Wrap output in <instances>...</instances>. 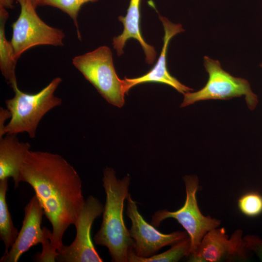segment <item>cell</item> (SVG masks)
Masks as SVG:
<instances>
[{"label":"cell","mask_w":262,"mask_h":262,"mask_svg":"<svg viewBox=\"0 0 262 262\" xmlns=\"http://www.w3.org/2000/svg\"><path fill=\"white\" fill-rule=\"evenodd\" d=\"M204 66L209 75L207 83L197 92L184 93L181 107L201 100H226L245 96L248 108L252 110L256 108L258 98L246 80L231 75L222 69L218 60L207 56L204 57Z\"/></svg>","instance_id":"cell-5"},{"label":"cell","mask_w":262,"mask_h":262,"mask_svg":"<svg viewBox=\"0 0 262 262\" xmlns=\"http://www.w3.org/2000/svg\"><path fill=\"white\" fill-rule=\"evenodd\" d=\"M16 0L20 5V13L12 24L10 41L16 61L25 51L34 46H64L65 33L45 23L37 15L31 0Z\"/></svg>","instance_id":"cell-7"},{"label":"cell","mask_w":262,"mask_h":262,"mask_svg":"<svg viewBox=\"0 0 262 262\" xmlns=\"http://www.w3.org/2000/svg\"><path fill=\"white\" fill-rule=\"evenodd\" d=\"M30 148L28 142L19 141L16 134L0 138V180L12 178L15 188L18 187L21 168Z\"/></svg>","instance_id":"cell-13"},{"label":"cell","mask_w":262,"mask_h":262,"mask_svg":"<svg viewBox=\"0 0 262 262\" xmlns=\"http://www.w3.org/2000/svg\"><path fill=\"white\" fill-rule=\"evenodd\" d=\"M246 248L254 253L262 261V239L254 235H247L243 237Z\"/></svg>","instance_id":"cell-21"},{"label":"cell","mask_w":262,"mask_h":262,"mask_svg":"<svg viewBox=\"0 0 262 262\" xmlns=\"http://www.w3.org/2000/svg\"><path fill=\"white\" fill-rule=\"evenodd\" d=\"M260 66L262 68V63L260 64Z\"/></svg>","instance_id":"cell-25"},{"label":"cell","mask_w":262,"mask_h":262,"mask_svg":"<svg viewBox=\"0 0 262 262\" xmlns=\"http://www.w3.org/2000/svg\"><path fill=\"white\" fill-rule=\"evenodd\" d=\"M42 250L34 256V260L36 262H56L58 255L57 250L50 244V238H48L42 243Z\"/></svg>","instance_id":"cell-20"},{"label":"cell","mask_w":262,"mask_h":262,"mask_svg":"<svg viewBox=\"0 0 262 262\" xmlns=\"http://www.w3.org/2000/svg\"><path fill=\"white\" fill-rule=\"evenodd\" d=\"M62 81L60 77L54 78L46 87L37 93H24L16 86L13 89L14 97L5 100L7 109L11 117L0 135L27 132L34 138L42 117L50 110L62 104V99L54 92Z\"/></svg>","instance_id":"cell-3"},{"label":"cell","mask_w":262,"mask_h":262,"mask_svg":"<svg viewBox=\"0 0 262 262\" xmlns=\"http://www.w3.org/2000/svg\"><path fill=\"white\" fill-rule=\"evenodd\" d=\"M104 206L96 197L89 196L74 225L76 237L69 246L57 250L58 262H102L93 243L91 232L95 220L102 213Z\"/></svg>","instance_id":"cell-8"},{"label":"cell","mask_w":262,"mask_h":262,"mask_svg":"<svg viewBox=\"0 0 262 262\" xmlns=\"http://www.w3.org/2000/svg\"><path fill=\"white\" fill-rule=\"evenodd\" d=\"M238 206L244 214L250 217L257 216L262 213V196L256 192H249L238 199Z\"/></svg>","instance_id":"cell-19"},{"label":"cell","mask_w":262,"mask_h":262,"mask_svg":"<svg viewBox=\"0 0 262 262\" xmlns=\"http://www.w3.org/2000/svg\"><path fill=\"white\" fill-rule=\"evenodd\" d=\"M140 1L141 0H130L126 15L118 17V20L123 24L124 30L121 34L114 37L113 45L117 55L120 56L123 53V48L127 41L130 38L136 39L144 51L146 62L151 65L155 60L157 53L155 48L145 42L141 33Z\"/></svg>","instance_id":"cell-14"},{"label":"cell","mask_w":262,"mask_h":262,"mask_svg":"<svg viewBox=\"0 0 262 262\" xmlns=\"http://www.w3.org/2000/svg\"><path fill=\"white\" fill-rule=\"evenodd\" d=\"M39 0H31V1H32V3L33 4V5H34V6L35 7V8H36V4L38 2Z\"/></svg>","instance_id":"cell-24"},{"label":"cell","mask_w":262,"mask_h":262,"mask_svg":"<svg viewBox=\"0 0 262 262\" xmlns=\"http://www.w3.org/2000/svg\"><path fill=\"white\" fill-rule=\"evenodd\" d=\"M241 229L236 230L230 237L224 228H216L203 237L196 250L189 255L190 262L245 261L248 259Z\"/></svg>","instance_id":"cell-9"},{"label":"cell","mask_w":262,"mask_h":262,"mask_svg":"<svg viewBox=\"0 0 262 262\" xmlns=\"http://www.w3.org/2000/svg\"><path fill=\"white\" fill-rule=\"evenodd\" d=\"M183 180L186 194L183 206L174 212L166 209L158 210L152 216L151 224L158 227L165 219L172 218L177 220L188 234L191 243L190 255L196 250L204 236L211 229L218 228L221 222L210 216H204L200 212L196 198L198 188L197 176L186 175Z\"/></svg>","instance_id":"cell-6"},{"label":"cell","mask_w":262,"mask_h":262,"mask_svg":"<svg viewBox=\"0 0 262 262\" xmlns=\"http://www.w3.org/2000/svg\"><path fill=\"white\" fill-rule=\"evenodd\" d=\"M129 175L117 179L111 167L103 170L102 185L106 201L100 229L94 237L98 245L106 246L114 262H128L129 253L134 251V242L126 228L123 217L124 203L129 195Z\"/></svg>","instance_id":"cell-2"},{"label":"cell","mask_w":262,"mask_h":262,"mask_svg":"<svg viewBox=\"0 0 262 262\" xmlns=\"http://www.w3.org/2000/svg\"><path fill=\"white\" fill-rule=\"evenodd\" d=\"M8 180H0V238L5 246L3 255L8 253L19 233L13 223L6 201Z\"/></svg>","instance_id":"cell-16"},{"label":"cell","mask_w":262,"mask_h":262,"mask_svg":"<svg viewBox=\"0 0 262 262\" xmlns=\"http://www.w3.org/2000/svg\"><path fill=\"white\" fill-rule=\"evenodd\" d=\"M14 0H0V6L6 9H11L14 6Z\"/></svg>","instance_id":"cell-23"},{"label":"cell","mask_w":262,"mask_h":262,"mask_svg":"<svg viewBox=\"0 0 262 262\" xmlns=\"http://www.w3.org/2000/svg\"><path fill=\"white\" fill-rule=\"evenodd\" d=\"M164 29V35L163 38L164 45L161 54L155 65L145 75L139 77L129 79L125 78L129 90L137 84L148 82L164 83L171 86L179 93L184 94L193 91L170 75L166 66V54L168 43L175 35L184 31L180 24H174L166 17L159 15Z\"/></svg>","instance_id":"cell-12"},{"label":"cell","mask_w":262,"mask_h":262,"mask_svg":"<svg viewBox=\"0 0 262 262\" xmlns=\"http://www.w3.org/2000/svg\"><path fill=\"white\" fill-rule=\"evenodd\" d=\"M20 180L34 190L51 224L50 244L61 249L66 230L74 224L85 201L79 174L59 154L30 150L21 168Z\"/></svg>","instance_id":"cell-1"},{"label":"cell","mask_w":262,"mask_h":262,"mask_svg":"<svg viewBox=\"0 0 262 262\" xmlns=\"http://www.w3.org/2000/svg\"><path fill=\"white\" fill-rule=\"evenodd\" d=\"M73 66L110 104L122 107L125 95L129 91L126 80L118 77L112 52L106 46L72 59Z\"/></svg>","instance_id":"cell-4"},{"label":"cell","mask_w":262,"mask_h":262,"mask_svg":"<svg viewBox=\"0 0 262 262\" xmlns=\"http://www.w3.org/2000/svg\"><path fill=\"white\" fill-rule=\"evenodd\" d=\"M127 200L126 214L131 221L129 232L134 242V252L138 257H150L162 247L172 246L188 236L186 231H177L168 234L160 232L145 220L130 194Z\"/></svg>","instance_id":"cell-10"},{"label":"cell","mask_w":262,"mask_h":262,"mask_svg":"<svg viewBox=\"0 0 262 262\" xmlns=\"http://www.w3.org/2000/svg\"><path fill=\"white\" fill-rule=\"evenodd\" d=\"M190 240L188 236L172 245L166 251L149 257H138L132 250L128 255V262H177L190 255Z\"/></svg>","instance_id":"cell-17"},{"label":"cell","mask_w":262,"mask_h":262,"mask_svg":"<svg viewBox=\"0 0 262 262\" xmlns=\"http://www.w3.org/2000/svg\"><path fill=\"white\" fill-rule=\"evenodd\" d=\"M11 115L7 109H4L3 107L0 108V135L3 132L5 126V122L8 118H11Z\"/></svg>","instance_id":"cell-22"},{"label":"cell","mask_w":262,"mask_h":262,"mask_svg":"<svg viewBox=\"0 0 262 262\" xmlns=\"http://www.w3.org/2000/svg\"><path fill=\"white\" fill-rule=\"evenodd\" d=\"M8 17L7 9L0 6V69L7 84L13 89L17 86L15 73L17 61L14 59L10 42L5 36V26Z\"/></svg>","instance_id":"cell-15"},{"label":"cell","mask_w":262,"mask_h":262,"mask_svg":"<svg viewBox=\"0 0 262 262\" xmlns=\"http://www.w3.org/2000/svg\"><path fill=\"white\" fill-rule=\"evenodd\" d=\"M24 217L17 237L8 253L3 255L0 262H16L21 255L32 246L50 238L52 232L41 228L44 210L35 195L25 206Z\"/></svg>","instance_id":"cell-11"},{"label":"cell","mask_w":262,"mask_h":262,"mask_svg":"<svg viewBox=\"0 0 262 262\" xmlns=\"http://www.w3.org/2000/svg\"><path fill=\"white\" fill-rule=\"evenodd\" d=\"M98 0H39L36 8L42 6H50L57 8L66 13L72 19L76 27L78 38L81 40V35L78 24V16L82 6L88 2H95Z\"/></svg>","instance_id":"cell-18"}]
</instances>
